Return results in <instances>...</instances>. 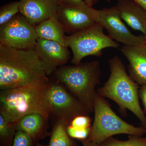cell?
<instances>
[{
    "mask_svg": "<svg viewBox=\"0 0 146 146\" xmlns=\"http://www.w3.org/2000/svg\"><path fill=\"white\" fill-rule=\"evenodd\" d=\"M34 49L19 50L0 45L1 91L50 81Z\"/></svg>",
    "mask_w": 146,
    "mask_h": 146,
    "instance_id": "cell-1",
    "label": "cell"
},
{
    "mask_svg": "<svg viewBox=\"0 0 146 146\" xmlns=\"http://www.w3.org/2000/svg\"><path fill=\"white\" fill-rule=\"evenodd\" d=\"M50 81L6 89L0 93V114L16 123L24 116L36 113L48 121L52 114L48 98Z\"/></svg>",
    "mask_w": 146,
    "mask_h": 146,
    "instance_id": "cell-2",
    "label": "cell"
},
{
    "mask_svg": "<svg viewBox=\"0 0 146 146\" xmlns=\"http://www.w3.org/2000/svg\"><path fill=\"white\" fill-rule=\"evenodd\" d=\"M110 75L103 86L97 90L98 95L115 102L123 114L127 110L132 112L146 128V116L139 102L138 84L127 74L123 63L117 56L108 60Z\"/></svg>",
    "mask_w": 146,
    "mask_h": 146,
    "instance_id": "cell-3",
    "label": "cell"
},
{
    "mask_svg": "<svg viewBox=\"0 0 146 146\" xmlns=\"http://www.w3.org/2000/svg\"><path fill=\"white\" fill-rule=\"evenodd\" d=\"M54 72L56 81L65 86L90 113L94 112L97 94L95 88L100 82L99 61L61 66Z\"/></svg>",
    "mask_w": 146,
    "mask_h": 146,
    "instance_id": "cell-4",
    "label": "cell"
},
{
    "mask_svg": "<svg viewBox=\"0 0 146 146\" xmlns=\"http://www.w3.org/2000/svg\"><path fill=\"white\" fill-rule=\"evenodd\" d=\"M94 119L88 140L99 145L108 138L120 134L142 136L146 128L136 127L120 118L108 102L97 94L94 104Z\"/></svg>",
    "mask_w": 146,
    "mask_h": 146,
    "instance_id": "cell-5",
    "label": "cell"
},
{
    "mask_svg": "<svg viewBox=\"0 0 146 146\" xmlns=\"http://www.w3.org/2000/svg\"><path fill=\"white\" fill-rule=\"evenodd\" d=\"M104 28L96 23L83 30L66 36V45L73 53L71 62L78 65L85 57L90 56L100 57L102 50L107 48H118L119 44L105 34Z\"/></svg>",
    "mask_w": 146,
    "mask_h": 146,
    "instance_id": "cell-6",
    "label": "cell"
},
{
    "mask_svg": "<svg viewBox=\"0 0 146 146\" xmlns=\"http://www.w3.org/2000/svg\"><path fill=\"white\" fill-rule=\"evenodd\" d=\"M39 39L35 26L21 13L0 26V45L19 50L32 49Z\"/></svg>",
    "mask_w": 146,
    "mask_h": 146,
    "instance_id": "cell-7",
    "label": "cell"
},
{
    "mask_svg": "<svg viewBox=\"0 0 146 146\" xmlns=\"http://www.w3.org/2000/svg\"><path fill=\"white\" fill-rule=\"evenodd\" d=\"M48 98L52 114L67 125L77 116H89L90 112L86 108L58 82H50Z\"/></svg>",
    "mask_w": 146,
    "mask_h": 146,
    "instance_id": "cell-8",
    "label": "cell"
},
{
    "mask_svg": "<svg viewBox=\"0 0 146 146\" xmlns=\"http://www.w3.org/2000/svg\"><path fill=\"white\" fill-rule=\"evenodd\" d=\"M99 23L106 30L108 35L113 40L122 43L124 46L144 44L143 35L133 34L124 23L117 6L99 10Z\"/></svg>",
    "mask_w": 146,
    "mask_h": 146,
    "instance_id": "cell-9",
    "label": "cell"
},
{
    "mask_svg": "<svg viewBox=\"0 0 146 146\" xmlns=\"http://www.w3.org/2000/svg\"><path fill=\"white\" fill-rule=\"evenodd\" d=\"M34 50L44 65L48 76L58 67L64 66L70 58L68 47L54 41L39 38Z\"/></svg>",
    "mask_w": 146,
    "mask_h": 146,
    "instance_id": "cell-10",
    "label": "cell"
},
{
    "mask_svg": "<svg viewBox=\"0 0 146 146\" xmlns=\"http://www.w3.org/2000/svg\"><path fill=\"white\" fill-rule=\"evenodd\" d=\"M20 13L33 25L57 15V0H20Z\"/></svg>",
    "mask_w": 146,
    "mask_h": 146,
    "instance_id": "cell-11",
    "label": "cell"
},
{
    "mask_svg": "<svg viewBox=\"0 0 146 146\" xmlns=\"http://www.w3.org/2000/svg\"><path fill=\"white\" fill-rule=\"evenodd\" d=\"M57 15L65 33L71 35L83 30L96 23L84 11L72 7L59 5Z\"/></svg>",
    "mask_w": 146,
    "mask_h": 146,
    "instance_id": "cell-12",
    "label": "cell"
},
{
    "mask_svg": "<svg viewBox=\"0 0 146 146\" xmlns=\"http://www.w3.org/2000/svg\"><path fill=\"white\" fill-rule=\"evenodd\" d=\"M120 50L128 61L131 77L138 85H146V45L123 46Z\"/></svg>",
    "mask_w": 146,
    "mask_h": 146,
    "instance_id": "cell-13",
    "label": "cell"
},
{
    "mask_svg": "<svg viewBox=\"0 0 146 146\" xmlns=\"http://www.w3.org/2000/svg\"><path fill=\"white\" fill-rule=\"evenodd\" d=\"M117 7L124 22L134 30L146 33V12L131 0H117Z\"/></svg>",
    "mask_w": 146,
    "mask_h": 146,
    "instance_id": "cell-14",
    "label": "cell"
},
{
    "mask_svg": "<svg viewBox=\"0 0 146 146\" xmlns=\"http://www.w3.org/2000/svg\"><path fill=\"white\" fill-rule=\"evenodd\" d=\"M35 29L39 38L54 41L67 47V36L57 15L39 23L35 26Z\"/></svg>",
    "mask_w": 146,
    "mask_h": 146,
    "instance_id": "cell-15",
    "label": "cell"
},
{
    "mask_svg": "<svg viewBox=\"0 0 146 146\" xmlns=\"http://www.w3.org/2000/svg\"><path fill=\"white\" fill-rule=\"evenodd\" d=\"M47 121L39 114L24 116L16 123V130L23 131L33 140L41 138L46 130Z\"/></svg>",
    "mask_w": 146,
    "mask_h": 146,
    "instance_id": "cell-16",
    "label": "cell"
},
{
    "mask_svg": "<svg viewBox=\"0 0 146 146\" xmlns=\"http://www.w3.org/2000/svg\"><path fill=\"white\" fill-rule=\"evenodd\" d=\"M67 124L65 121L58 120L53 129L50 146H77L75 141L72 139L67 133Z\"/></svg>",
    "mask_w": 146,
    "mask_h": 146,
    "instance_id": "cell-17",
    "label": "cell"
},
{
    "mask_svg": "<svg viewBox=\"0 0 146 146\" xmlns=\"http://www.w3.org/2000/svg\"><path fill=\"white\" fill-rule=\"evenodd\" d=\"M16 123L10 122L0 114V140L3 146H11L16 131Z\"/></svg>",
    "mask_w": 146,
    "mask_h": 146,
    "instance_id": "cell-18",
    "label": "cell"
},
{
    "mask_svg": "<svg viewBox=\"0 0 146 146\" xmlns=\"http://www.w3.org/2000/svg\"><path fill=\"white\" fill-rule=\"evenodd\" d=\"M99 146H146V137L130 136L127 140L121 141L112 137L108 138Z\"/></svg>",
    "mask_w": 146,
    "mask_h": 146,
    "instance_id": "cell-19",
    "label": "cell"
},
{
    "mask_svg": "<svg viewBox=\"0 0 146 146\" xmlns=\"http://www.w3.org/2000/svg\"><path fill=\"white\" fill-rule=\"evenodd\" d=\"M59 5L76 7L82 9L88 13L97 23L99 18V10L86 4L84 0H57Z\"/></svg>",
    "mask_w": 146,
    "mask_h": 146,
    "instance_id": "cell-20",
    "label": "cell"
},
{
    "mask_svg": "<svg viewBox=\"0 0 146 146\" xmlns=\"http://www.w3.org/2000/svg\"><path fill=\"white\" fill-rule=\"evenodd\" d=\"M19 13H20L19 1L2 6L0 9V26L10 21Z\"/></svg>",
    "mask_w": 146,
    "mask_h": 146,
    "instance_id": "cell-21",
    "label": "cell"
},
{
    "mask_svg": "<svg viewBox=\"0 0 146 146\" xmlns=\"http://www.w3.org/2000/svg\"><path fill=\"white\" fill-rule=\"evenodd\" d=\"M91 128H79L73 127L68 125L66 127V130L68 135L71 138L78 139L81 141L86 140L89 138L91 131Z\"/></svg>",
    "mask_w": 146,
    "mask_h": 146,
    "instance_id": "cell-22",
    "label": "cell"
},
{
    "mask_svg": "<svg viewBox=\"0 0 146 146\" xmlns=\"http://www.w3.org/2000/svg\"><path fill=\"white\" fill-rule=\"evenodd\" d=\"M33 141L28 134L21 131L17 130L11 146H33Z\"/></svg>",
    "mask_w": 146,
    "mask_h": 146,
    "instance_id": "cell-23",
    "label": "cell"
},
{
    "mask_svg": "<svg viewBox=\"0 0 146 146\" xmlns=\"http://www.w3.org/2000/svg\"><path fill=\"white\" fill-rule=\"evenodd\" d=\"M91 120L89 116L80 115L74 118L69 125L79 128H87L91 127Z\"/></svg>",
    "mask_w": 146,
    "mask_h": 146,
    "instance_id": "cell-24",
    "label": "cell"
},
{
    "mask_svg": "<svg viewBox=\"0 0 146 146\" xmlns=\"http://www.w3.org/2000/svg\"><path fill=\"white\" fill-rule=\"evenodd\" d=\"M139 96L143 106L144 113L146 116V85H143L140 87Z\"/></svg>",
    "mask_w": 146,
    "mask_h": 146,
    "instance_id": "cell-25",
    "label": "cell"
},
{
    "mask_svg": "<svg viewBox=\"0 0 146 146\" xmlns=\"http://www.w3.org/2000/svg\"><path fill=\"white\" fill-rule=\"evenodd\" d=\"M131 1L146 12V0H131Z\"/></svg>",
    "mask_w": 146,
    "mask_h": 146,
    "instance_id": "cell-26",
    "label": "cell"
},
{
    "mask_svg": "<svg viewBox=\"0 0 146 146\" xmlns=\"http://www.w3.org/2000/svg\"><path fill=\"white\" fill-rule=\"evenodd\" d=\"M83 146H99L98 144L88 140V139L81 141Z\"/></svg>",
    "mask_w": 146,
    "mask_h": 146,
    "instance_id": "cell-27",
    "label": "cell"
},
{
    "mask_svg": "<svg viewBox=\"0 0 146 146\" xmlns=\"http://www.w3.org/2000/svg\"><path fill=\"white\" fill-rule=\"evenodd\" d=\"M84 1L86 4L91 7H93V6L96 4L98 1V0H84Z\"/></svg>",
    "mask_w": 146,
    "mask_h": 146,
    "instance_id": "cell-28",
    "label": "cell"
},
{
    "mask_svg": "<svg viewBox=\"0 0 146 146\" xmlns=\"http://www.w3.org/2000/svg\"><path fill=\"white\" fill-rule=\"evenodd\" d=\"M144 38H145V44L146 45V33L144 35Z\"/></svg>",
    "mask_w": 146,
    "mask_h": 146,
    "instance_id": "cell-29",
    "label": "cell"
},
{
    "mask_svg": "<svg viewBox=\"0 0 146 146\" xmlns=\"http://www.w3.org/2000/svg\"><path fill=\"white\" fill-rule=\"evenodd\" d=\"M36 146H50L49 145H48V146H44V145H37Z\"/></svg>",
    "mask_w": 146,
    "mask_h": 146,
    "instance_id": "cell-30",
    "label": "cell"
},
{
    "mask_svg": "<svg viewBox=\"0 0 146 146\" xmlns=\"http://www.w3.org/2000/svg\"><path fill=\"white\" fill-rule=\"evenodd\" d=\"M106 1L110 3V1H111V0H106Z\"/></svg>",
    "mask_w": 146,
    "mask_h": 146,
    "instance_id": "cell-31",
    "label": "cell"
}]
</instances>
